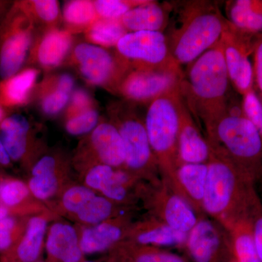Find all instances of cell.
I'll use <instances>...</instances> for the list:
<instances>
[{"mask_svg":"<svg viewBox=\"0 0 262 262\" xmlns=\"http://www.w3.org/2000/svg\"><path fill=\"white\" fill-rule=\"evenodd\" d=\"M203 213L227 231L243 222H254L262 213L256 182L225 155L212 150Z\"/></svg>","mask_w":262,"mask_h":262,"instance_id":"cell-1","label":"cell"},{"mask_svg":"<svg viewBox=\"0 0 262 262\" xmlns=\"http://www.w3.org/2000/svg\"><path fill=\"white\" fill-rule=\"evenodd\" d=\"M181 92L188 107L204 127L222 115L234 101L221 41L189 65Z\"/></svg>","mask_w":262,"mask_h":262,"instance_id":"cell-2","label":"cell"},{"mask_svg":"<svg viewBox=\"0 0 262 262\" xmlns=\"http://www.w3.org/2000/svg\"><path fill=\"white\" fill-rule=\"evenodd\" d=\"M181 5L178 18L167 37L171 56L179 67L190 64L220 42L228 23L214 3L189 1Z\"/></svg>","mask_w":262,"mask_h":262,"instance_id":"cell-3","label":"cell"},{"mask_svg":"<svg viewBox=\"0 0 262 262\" xmlns=\"http://www.w3.org/2000/svg\"><path fill=\"white\" fill-rule=\"evenodd\" d=\"M212 150L225 155L248 177L262 179V143L241 103L232 101L225 113L204 127Z\"/></svg>","mask_w":262,"mask_h":262,"instance_id":"cell-4","label":"cell"},{"mask_svg":"<svg viewBox=\"0 0 262 262\" xmlns=\"http://www.w3.org/2000/svg\"><path fill=\"white\" fill-rule=\"evenodd\" d=\"M182 100L180 84L150 103L144 120L160 177L172 189L179 166L178 138Z\"/></svg>","mask_w":262,"mask_h":262,"instance_id":"cell-5","label":"cell"},{"mask_svg":"<svg viewBox=\"0 0 262 262\" xmlns=\"http://www.w3.org/2000/svg\"><path fill=\"white\" fill-rule=\"evenodd\" d=\"M110 121L116 126L125 147L124 168L138 179L149 182L160 179L159 168L150 146L144 120L136 113L134 104L112 103L108 108Z\"/></svg>","mask_w":262,"mask_h":262,"instance_id":"cell-6","label":"cell"},{"mask_svg":"<svg viewBox=\"0 0 262 262\" xmlns=\"http://www.w3.org/2000/svg\"><path fill=\"white\" fill-rule=\"evenodd\" d=\"M36 34L37 27L15 2L0 21V80L23 70Z\"/></svg>","mask_w":262,"mask_h":262,"instance_id":"cell-7","label":"cell"},{"mask_svg":"<svg viewBox=\"0 0 262 262\" xmlns=\"http://www.w3.org/2000/svg\"><path fill=\"white\" fill-rule=\"evenodd\" d=\"M91 85L115 92L130 65L116 53L89 42L74 46L67 61Z\"/></svg>","mask_w":262,"mask_h":262,"instance_id":"cell-8","label":"cell"},{"mask_svg":"<svg viewBox=\"0 0 262 262\" xmlns=\"http://www.w3.org/2000/svg\"><path fill=\"white\" fill-rule=\"evenodd\" d=\"M184 75L179 66L155 69H130L115 93L135 104L152 102L182 83Z\"/></svg>","mask_w":262,"mask_h":262,"instance_id":"cell-9","label":"cell"},{"mask_svg":"<svg viewBox=\"0 0 262 262\" xmlns=\"http://www.w3.org/2000/svg\"><path fill=\"white\" fill-rule=\"evenodd\" d=\"M148 184L140 189L151 216L176 230L189 233L201 218L194 208L162 178Z\"/></svg>","mask_w":262,"mask_h":262,"instance_id":"cell-10","label":"cell"},{"mask_svg":"<svg viewBox=\"0 0 262 262\" xmlns=\"http://www.w3.org/2000/svg\"><path fill=\"white\" fill-rule=\"evenodd\" d=\"M256 35L237 28L228 20L220 39L231 84L242 96L254 90L250 56L253 53Z\"/></svg>","mask_w":262,"mask_h":262,"instance_id":"cell-11","label":"cell"},{"mask_svg":"<svg viewBox=\"0 0 262 262\" xmlns=\"http://www.w3.org/2000/svg\"><path fill=\"white\" fill-rule=\"evenodd\" d=\"M116 48L117 54L128 63L130 69L179 66L174 61L168 38L163 32L127 33L117 43Z\"/></svg>","mask_w":262,"mask_h":262,"instance_id":"cell-12","label":"cell"},{"mask_svg":"<svg viewBox=\"0 0 262 262\" xmlns=\"http://www.w3.org/2000/svg\"><path fill=\"white\" fill-rule=\"evenodd\" d=\"M185 247L194 262L234 261L228 232L210 219H199L188 233Z\"/></svg>","mask_w":262,"mask_h":262,"instance_id":"cell-13","label":"cell"},{"mask_svg":"<svg viewBox=\"0 0 262 262\" xmlns=\"http://www.w3.org/2000/svg\"><path fill=\"white\" fill-rule=\"evenodd\" d=\"M74 35L64 29L53 27L37 31L27 64L51 71L63 65L74 47Z\"/></svg>","mask_w":262,"mask_h":262,"instance_id":"cell-14","label":"cell"},{"mask_svg":"<svg viewBox=\"0 0 262 262\" xmlns=\"http://www.w3.org/2000/svg\"><path fill=\"white\" fill-rule=\"evenodd\" d=\"M0 138L12 163H31L35 136L28 117L20 113L8 115L0 122Z\"/></svg>","mask_w":262,"mask_h":262,"instance_id":"cell-15","label":"cell"},{"mask_svg":"<svg viewBox=\"0 0 262 262\" xmlns=\"http://www.w3.org/2000/svg\"><path fill=\"white\" fill-rule=\"evenodd\" d=\"M179 165L181 164H208L212 149L201 134L196 120L182 96L178 138Z\"/></svg>","mask_w":262,"mask_h":262,"instance_id":"cell-16","label":"cell"},{"mask_svg":"<svg viewBox=\"0 0 262 262\" xmlns=\"http://www.w3.org/2000/svg\"><path fill=\"white\" fill-rule=\"evenodd\" d=\"M75 81L70 74H51L37 83L33 94L41 113L54 117L64 111L71 95L75 91Z\"/></svg>","mask_w":262,"mask_h":262,"instance_id":"cell-17","label":"cell"},{"mask_svg":"<svg viewBox=\"0 0 262 262\" xmlns=\"http://www.w3.org/2000/svg\"><path fill=\"white\" fill-rule=\"evenodd\" d=\"M130 225L125 215H117L98 225L89 226L80 234L83 254L101 253L116 247L126 237Z\"/></svg>","mask_w":262,"mask_h":262,"instance_id":"cell-18","label":"cell"},{"mask_svg":"<svg viewBox=\"0 0 262 262\" xmlns=\"http://www.w3.org/2000/svg\"><path fill=\"white\" fill-rule=\"evenodd\" d=\"M88 144L90 152L97 160L115 169L124 168L125 147L116 126L110 121H101L90 133Z\"/></svg>","mask_w":262,"mask_h":262,"instance_id":"cell-19","label":"cell"},{"mask_svg":"<svg viewBox=\"0 0 262 262\" xmlns=\"http://www.w3.org/2000/svg\"><path fill=\"white\" fill-rule=\"evenodd\" d=\"M64 166L63 160L58 155H45L35 161L27 184L37 201H49L61 190Z\"/></svg>","mask_w":262,"mask_h":262,"instance_id":"cell-20","label":"cell"},{"mask_svg":"<svg viewBox=\"0 0 262 262\" xmlns=\"http://www.w3.org/2000/svg\"><path fill=\"white\" fill-rule=\"evenodd\" d=\"M187 233L179 232L153 216L130 226L127 242L151 247L185 246Z\"/></svg>","mask_w":262,"mask_h":262,"instance_id":"cell-21","label":"cell"},{"mask_svg":"<svg viewBox=\"0 0 262 262\" xmlns=\"http://www.w3.org/2000/svg\"><path fill=\"white\" fill-rule=\"evenodd\" d=\"M48 219L46 211L30 217L23 235L10 251L3 253V262L37 261L47 236Z\"/></svg>","mask_w":262,"mask_h":262,"instance_id":"cell-22","label":"cell"},{"mask_svg":"<svg viewBox=\"0 0 262 262\" xmlns=\"http://www.w3.org/2000/svg\"><path fill=\"white\" fill-rule=\"evenodd\" d=\"M46 247L52 261L81 262L83 258L80 234L73 226L65 222H56L49 227Z\"/></svg>","mask_w":262,"mask_h":262,"instance_id":"cell-23","label":"cell"},{"mask_svg":"<svg viewBox=\"0 0 262 262\" xmlns=\"http://www.w3.org/2000/svg\"><path fill=\"white\" fill-rule=\"evenodd\" d=\"M208 164H181L176 173L173 190L198 213H203V201L208 176Z\"/></svg>","mask_w":262,"mask_h":262,"instance_id":"cell-24","label":"cell"},{"mask_svg":"<svg viewBox=\"0 0 262 262\" xmlns=\"http://www.w3.org/2000/svg\"><path fill=\"white\" fill-rule=\"evenodd\" d=\"M39 75V69L24 67L10 78L0 80V104L6 110H12L30 102Z\"/></svg>","mask_w":262,"mask_h":262,"instance_id":"cell-25","label":"cell"},{"mask_svg":"<svg viewBox=\"0 0 262 262\" xmlns=\"http://www.w3.org/2000/svg\"><path fill=\"white\" fill-rule=\"evenodd\" d=\"M168 9L157 2L145 3L129 10L120 18L128 32H163L169 21Z\"/></svg>","mask_w":262,"mask_h":262,"instance_id":"cell-26","label":"cell"},{"mask_svg":"<svg viewBox=\"0 0 262 262\" xmlns=\"http://www.w3.org/2000/svg\"><path fill=\"white\" fill-rule=\"evenodd\" d=\"M0 201L13 216L24 217L45 212L32 196L28 184L20 179H0Z\"/></svg>","mask_w":262,"mask_h":262,"instance_id":"cell-27","label":"cell"},{"mask_svg":"<svg viewBox=\"0 0 262 262\" xmlns=\"http://www.w3.org/2000/svg\"><path fill=\"white\" fill-rule=\"evenodd\" d=\"M228 20L241 30L262 33V0H236L227 3Z\"/></svg>","mask_w":262,"mask_h":262,"instance_id":"cell-28","label":"cell"},{"mask_svg":"<svg viewBox=\"0 0 262 262\" xmlns=\"http://www.w3.org/2000/svg\"><path fill=\"white\" fill-rule=\"evenodd\" d=\"M99 17L91 0L67 1L62 10V21L64 29L71 34L84 33Z\"/></svg>","mask_w":262,"mask_h":262,"instance_id":"cell-29","label":"cell"},{"mask_svg":"<svg viewBox=\"0 0 262 262\" xmlns=\"http://www.w3.org/2000/svg\"><path fill=\"white\" fill-rule=\"evenodd\" d=\"M33 23L42 29L59 27L62 20L60 4L56 0H25L15 2Z\"/></svg>","mask_w":262,"mask_h":262,"instance_id":"cell-30","label":"cell"},{"mask_svg":"<svg viewBox=\"0 0 262 262\" xmlns=\"http://www.w3.org/2000/svg\"><path fill=\"white\" fill-rule=\"evenodd\" d=\"M127 33L120 19L98 18L84 32V35L87 42L108 48L116 47Z\"/></svg>","mask_w":262,"mask_h":262,"instance_id":"cell-31","label":"cell"},{"mask_svg":"<svg viewBox=\"0 0 262 262\" xmlns=\"http://www.w3.org/2000/svg\"><path fill=\"white\" fill-rule=\"evenodd\" d=\"M227 232L236 261L261 262L255 244L252 222L238 224Z\"/></svg>","mask_w":262,"mask_h":262,"instance_id":"cell-32","label":"cell"},{"mask_svg":"<svg viewBox=\"0 0 262 262\" xmlns=\"http://www.w3.org/2000/svg\"><path fill=\"white\" fill-rule=\"evenodd\" d=\"M120 252L127 262H187L177 253L151 246H139L129 242L120 244Z\"/></svg>","mask_w":262,"mask_h":262,"instance_id":"cell-33","label":"cell"},{"mask_svg":"<svg viewBox=\"0 0 262 262\" xmlns=\"http://www.w3.org/2000/svg\"><path fill=\"white\" fill-rule=\"evenodd\" d=\"M116 203L102 195L94 196L82 209L75 215L84 225H96L117 216Z\"/></svg>","mask_w":262,"mask_h":262,"instance_id":"cell-34","label":"cell"},{"mask_svg":"<svg viewBox=\"0 0 262 262\" xmlns=\"http://www.w3.org/2000/svg\"><path fill=\"white\" fill-rule=\"evenodd\" d=\"M27 222L13 215L0 220V252H8L15 246L23 235Z\"/></svg>","mask_w":262,"mask_h":262,"instance_id":"cell-35","label":"cell"},{"mask_svg":"<svg viewBox=\"0 0 262 262\" xmlns=\"http://www.w3.org/2000/svg\"><path fill=\"white\" fill-rule=\"evenodd\" d=\"M96 195V192L86 186H72L62 194V208L66 213L75 216Z\"/></svg>","mask_w":262,"mask_h":262,"instance_id":"cell-36","label":"cell"},{"mask_svg":"<svg viewBox=\"0 0 262 262\" xmlns=\"http://www.w3.org/2000/svg\"><path fill=\"white\" fill-rule=\"evenodd\" d=\"M146 0H95L94 4L99 18L120 19L132 8Z\"/></svg>","mask_w":262,"mask_h":262,"instance_id":"cell-37","label":"cell"},{"mask_svg":"<svg viewBox=\"0 0 262 262\" xmlns=\"http://www.w3.org/2000/svg\"><path fill=\"white\" fill-rule=\"evenodd\" d=\"M100 122V115L96 107L66 120L64 127L70 135L82 136L92 132Z\"/></svg>","mask_w":262,"mask_h":262,"instance_id":"cell-38","label":"cell"},{"mask_svg":"<svg viewBox=\"0 0 262 262\" xmlns=\"http://www.w3.org/2000/svg\"><path fill=\"white\" fill-rule=\"evenodd\" d=\"M115 171V168L104 164L92 165L84 177V186L101 192L113 180Z\"/></svg>","mask_w":262,"mask_h":262,"instance_id":"cell-39","label":"cell"},{"mask_svg":"<svg viewBox=\"0 0 262 262\" xmlns=\"http://www.w3.org/2000/svg\"><path fill=\"white\" fill-rule=\"evenodd\" d=\"M94 98L82 89H75L71 95L70 101L63 111L64 121L80 114L85 113L91 108H96Z\"/></svg>","mask_w":262,"mask_h":262,"instance_id":"cell-40","label":"cell"},{"mask_svg":"<svg viewBox=\"0 0 262 262\" xmlns=\"http://www.w3.org/2000/svg\"><path fill=\"white\" fill-rule=\"evenodd\" d=\"M243 111L257 130L262 143V103L254 90L242 96Z\"/></svg>","mask_w":262,"mask_h":262,"instance_id":"cell-41","label":"cell"},{"mask_svg":"<svg viewBox=\"0 0 262 262\" xmlns=\"http://www.w3.org/2000/svg\"><path fill=\"white\" fill-rule=\"evenodd\" d=\"M253 56L254 91L262 103V33L256 35Z\"/></svg>","mask_w":262,"mask_h":262,"instance_id":"cell-42","label":"cell"},{"mask_svg":"<svg viewBox=\"0 0 262 262\" xmlns=\"http://www.w3.org/2000/svg\"><path fill=\"white\" fill-rule=\"evenodd\" d=\"M253 234L258 257L262 262V213L253 222Z\"/></svg>","mask_w":262,"mask_h":262,"instance_id":"cell-43","label":"cell"},{"mask_svg":"<svg viewBox=\"0 0 262 262\" xmlns=\"http://www.w3.org/2000/svg\"><path fill=\"white\" fill-rule=\"evenodd\" d=\"M12 161L10 157L8 156L5 146L3 145V141L0 138V167H10L12 165Z\"/></svg>","mask_w":262,"mask_h":262,"instance_id":"cell-44","label":"cell"},{"mask_svg":"<svg viewBox=\"0 0 262 262\" xmlns=\"http://www.w3.org/2000/svg\"><path fill=\"white\" fill-rule=\"evenodd\" d=\"M10 215H11V214H10L9 210L0 201V220H3L5 217L10 216Z\"/></svg>","mask_w":262,"mask_h":262,"instance_id":"cell-45","label":"cell"},{"mask_svg":"<svg viewBox=\"0 0 262 262\" xmlns=\"http://www.w3.org/2000/svg\"><path fill=\"white\" fill-rule=\"evenodd\" d=\"M6 9V3H5V2H0V21H1L2 19L3 18V17L5 16V15L6 14L8 10H9Z\"/></svg>","mask_w":262,"mask_h":262,"instance_id":"cell-46","label":"cell"},{"mask_svg":"<svg viewBox=\"0 0 262 262\" xmlns=\"http://www.w3.org/2000/svg\"><path fill=\"white\" fill-rule=\"evenodd\" d=\"M8 114H7V110L3 107L1 104H0V122L3 121V120L8 116Z\"/></svg>","mask_w":262,"mask_h":262,"instance_id":"cell-47","label":"cell"},{"mask_svg":"<svg viewBox=\"0 0 262 262\" xmlns=\"http://www.w3.org/2000/svg\"><path fill=\"white\" fill-rule=\"evenodd\" d=\"M81 262H94V261H82Z\"/></svg>","mask_w":262,"mask_h":262,"instance_id":"cell-48","label":"cell"},{"mask_svg":"<svg viewBox=\"0 0 262 262\" xmlns=\"http://www.w3.org/2000/svg\"><path fill=\"white\" fill-rule=\"evenodd\" d=\"M2 178V176H1V173H0V179Z\"/></svg>","mask_w":262,"mask_h":262,"instance_id":"cell-49","label":"cell"},{"mask_svg":"<svg viewBox=\"0 0 262 262\" xmlns=\"http://www.w3.org/2000/svg\"><path fill=\"white\" fill-rule=\"evenodd\" d=\"M36 262H42V261H36Z\"/></svg>","mask_w":262,"mask_h":262,"instance_id":"cell-50","label":"cell"},{"mask_svg":"<svg viewBox=\"0 0 262 262\" xmlns=\"http://www.w3.org/2000/svg\"><path fill=\"white\" fill-rule=\"evenodd\" d=\"M233 262H237V261H236L235 260H234V261Z\"/></svg>","mask_w":262,"mask_h":262,"instance_id":"cell-51","label":"cell"}]
</instances>
